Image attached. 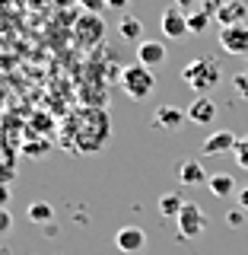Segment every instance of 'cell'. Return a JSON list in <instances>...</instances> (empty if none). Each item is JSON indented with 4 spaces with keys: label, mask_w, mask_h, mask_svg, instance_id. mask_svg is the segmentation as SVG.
Instances as JSON below:
<instances>
[{
    "label": "cell",
    "mask_w": 248,
    "mask_h": 255,
    "mask_svg": "<svg viewBox=\"0 0 248 255\" xmlns=\"http://www.w3.org/2000/svg\"><path fill=\"white\" fill-rule=\"evenodd\" d=\"M26 217H29L32 223H38V227H48V223L54 220V207L48 204V201H32L29 211H26Z\"/></svg>",
    "instance_id": "2e32d148"
},
{
    "label": "cell",
    "mask_w": 248,
    "mask_h": 255,
    "mask_svg": "<svg viewBox=\"0 0 248 255\" xmlns=\"http://www.w3.org/2000/svg\"><path fill=\"white\" fill-rule=\"evenodd\" d=\"M6 204H10V188L0 182V207H6Z\"/></svg>",
    "instance_id": "4316f807"
},
{
    "label": "cell",
    "mask_w": 248,
    "mask_h": 255,
    "mask_svg": "<svg viewBox=\"0 0 248 255\" xmlns=\"http://www.w3.org/2000/svg\"><path fill=\"white\" fill-rule=\"evenodd\" d=\"M233 86L239 90V96H245V99H248V70H245V74H236V77H233Z\"/></svg>",
    "instance_id": "603a6c76"
},
{
    "label": "cell",
    "mask_w": 248,
    "mask_h": 255,
    "mask_svg": "<svg viewBox=\"0 0 248 255\" xmlns=\"http://www.w3.org/2000/svg\"><path fill=\"white\" fill-rule=\"evenodd\" d=\"M220 77H223V70H220V64L213 58H194V61L185 64V70H181V80H185L197 96H207L220 83Z\"/></svg>",
    "instance_id": "7a4b0ae2"
},
{
    "label": "cell",
    "mask_w": 248,
    "mask_h": 255,
    "mask_svg": "<svg viewBox=\"0 0 248 255\" xmlns=\"http://www.w3.org/2000/svg\"><path fill=\"white\" fill-rule=\"evenodd\" d=\"M239 137L233 131H213L210 137L201 143V156H220V153H236Z\"/></svg>",
    "instance_id": "ba28073f"
},
{
    "label": "cell",
    "mask_w": 248,
    "mask_h": 255,
    "mask_svg": "<svg viewBox=\"0 0 248 255\" xmlns=\"http://www.w3.org/2000/svg\"><path fill=\"white\" fill-rule=\"evenodd\" d=\"M178 179H181V185L194 188V185H204L210 175H207V169L201 166V159H185V163L178 166Z\"/></svg>",
    "instance_id": "4fadbf2b"
},
{
    "label": "cell",
    "mask_w": 248,
    "mask_h": 255,
    "mask_svg": "<svg viewBox=\"0 0 248 255\" xmlns=\"http://www.w3.org/2000/svg\"><path fill=\"white\" fill-rule=\"evenodd\" d=\"M207 26H210V13H204V10H197V13H188V29L194 32H204Z\"/></svg>",
    "instance_id": "ffe728a7"
},
{
    "label": "cell",
    "mask_w": 248,
    "mask_h": 255,
    "mask_svg": "<svg viewBox=\"0 0 248 255\" xmlns=\"http://www.w3.org/2000/svg\"><path fill=\"white\" fill-rule=\"evenodd\" d=\"M115 246L124 255H134V252H140L143 246H147V233H143L140 227H121L115 233Z\"/></svg>",
    "instance_id": "9c48e42d"
},
{
    "label": "cell",
    "mask_w": 248,
    "mask_h": 255,
    "mask_svg": "<svg viewBox=\"0 0 248 255\" xmlns=\"http://www.w3.org/2000/svg\"><path fill=\"white\" fill-rule=\"evenodd\" d=\"M226 223H229V227H242V223H245V211H242V207L229 211V214H226Z\"/></svg>",
    "instance_id": "d4e9b609"
},
{
    "label": "cell",
    "mask_w": 248,
    "mask_h": 255,
    "mask_svg": "<svg viewBox=\"0 0 248 255\" xmlns=\"http://www.w3.org/2000/svg\"><path fill=\"white\" fill-rule=\"evenodd\" d=\"M207 185H210V191H213L217 198H229V195L236 191V179H233L229 172H213L210 179H207Z\"/></svg>",
    "instance_id": "9a60e30c"
},
{
    "label": "cell",
    "mask_w": 248,
    "mask_h": 255,
    "mask_svg": "<svg viewBox=\"0 0 248 255\" xmlns=\"http://www.w3.org/2000/svg\"><path fill=\"white\" fill-rule=\"evenodd\" d=\"M181 207H185V201H181L178 195H163L159 198V214H163V217H178Z\"/></svg>",
    "instance_id": "ac0fdd59"
},
{
    "label": "cell",
    "mask_w": 248,
    "mask_h": 255,
    "mask_svg": "<svg viewBox=\"0 0 248 255\" xmlns=\"http://www.w3.org/2000/svg\"><path fill=\"white\" fill-rule=\"evenodd\" d=\"M185 118H188V112H181L175 106H159L153 122H156V128H163V131H178V128L185 125Z\"/></svg>",
    "instance_id": "7c38bea8"
},
{
    "label": "cell",
    "mask_w": 248,
    "mask_h": 255,
    "mask_svg": "<svg viewBox=\"0 0 248 255\" xmlns=\"http://www.w3.org/2000/svg\"><path fill=\"white\" fill-rule=\"evenodd\" d=\"M118 83H121V90L124 96H131L134 102H143V99H150V93L156 90V77H153V70L147 67V64H127V67L118 74Z\"/></svg>",
    "instance_id": "3957f363"
},
{
    "label": "cell",
    "mask_w": 248,
    "mask_h": 255,
    "mask_svg": "<svg viewBox=\"0 0 248 255\" xmlns=\"http://www.w3.org/2000/svg\"><path fill=\"white\" fill-rule=\"evenodd\" d=\"M236 163L242 166V169H248V134L239 137V143H236Z\"/></svg>",
    "instance_id": "44dd1931"
},
{
    "label": "cell",
    "mask_w": 248,
    "mask_h": 255,
    "mask_svg": "<svg viewBox=\"0 0 248 255\" xmlns=\"http://www.w3.org/2000/svg\"><path fill=\"white\" fill-rule=\"evenodd\" d=\"M213 118H217V102L207 99V96H197V99L188 106V122H194V125H213Z\"/></svg>",
    "instance_id": "30bf717a"
},
{
    "label": "cell",
    "mask_w": 248,
    "mask_h": 255,
    "mask_svg": "<svg viewBox=\"0 0 248 255\" xmlns=\"http://www.w3.org/2000/svg\"><path fill=\"white\" fill-rule=\"evenodd\" d=\"M22 153L32 156V159H42L45 153H51V143L48 140H26L22 143Z\"/></svg>",
    "instance_id": "d6986e66"
},
{
    "label": "cell",
    "mask_w": 248,
    "mask_h": 255,
    "mask_svg": "<svg viewBox=\"0 0 248 255\" xmlns=\"http://www.w3.org/2000/svg\"><path fill=\"white\" fill-rule=\"evenodd\" d=\"M239 207H242V211H248V188L239 191Z\"/></svg>",
    "instance_id": "f1b7e54d"
},
{
    "label": "cell",
    "mask_w": 248,
    "mask_h": 255,
    "mask_svg": "<svg viewBox=\"0 0 248 255\" xmlns=\"http://www.w3.org/2000/svg\"><path fill=\"white\" fill-rule=\"evenodd\" d=\"M105 3H108V10H127L131 0H105Z\"/></svg>",
    "instance_id": "484cf974"
},
{
    "label": "cell",
    "mask_w": 248,
    "mask_h": 255,
    "mask_svg": "<svg viewBox=\"0 0 248 255\" xmlns=\"http://www.w3.org/2000/svg\"><path fill=\"white\" fill-rule=\"evenodd\" d=\"M74 38L80 48H92L99 45L102 38H105V19H102V13H86L74 22Z\"/></svg>",
    "instance_id": "277c9868"
},
{
    "label": "cell",
    "mask_w": 248,
    "mask_h": 255,
    "mask_svg": "<svg viewBox=\"0 0 248 255\" xmlns=\"http://www.w3.org/2000/svg\"><path fill=\"white\" fill-rule=\"evenodd\" d=\"M159 26H163V35L165 38H185L188 35V13L181 10V6H165L163 10V19H159Z\"/></svg>",
    "instance_id": "52a82bcc"
},
{
    "label": "cell",
    "mask_w": 248,
    "mask_h": 255,
    "mask_svg": "<svg viewBox=\"0 0 248 255\" xmlns=\"http://www.w3.org/2000/svg\"><path fill=\"white\" fill-rule=\"evenodd\" d=\"M10 230H13V214L6 207H0V236H6Z\"/></svg>",
    "instance_id": "7402d4cb"
},
{
    "label": "cell",
    "mask_w": 248,
    "mask_h": 255,
    "mask_svg": "<svg viewBox=\"0 0 248 255\" xmlns=\"http://www.w3.org/2000/svg\"><path fill=\"white\" fill-rule=\"evenodd\" d=\"M220 48L236 58H248V22L236 26H220Z\"/></svg>",
    "instance_id": "5b68a950"
},
{
    "label": "cell",
    "mask_w": 248,
    "mask_h": 255,
    "mask_svg": "<svg viewBox=\"0 0 248 255\" xmlns=\"http://www.w3.org/2000/svg\"><path fill=\"white\" fill-rule=\"evenodd\" d=\"M217 22L220 26H236V22H248V10L242 0H226L217 13Z\"/></svg>",
    "instance_id": "5bb4252c"
},
{
    "label": "cell",
    "mask_w": 248,
    "mask_h": 255,
    "mask_svg": "<svg viewBox=\"0 0 248 255\" xmlns=\"http://www.w3.org/2000/svg\"><path fill=\"white\" fill-rule=\"evenodd\" d=\"M80 6H83L86 13H102L108 3H105V0H80Z\"/></svg>",
    "instance_id": "cb8c5ba5"
},
{
    "label": "cell",
    "mask_w": 248,
    "mask_h": 255,
    "mask_svg": "<svg viewBox=\"0 0 248 255\" xmlns=\"http://www.w3.org/2000/svg\"><path fill=\"white\" fill-rule=\"evenodd\" d=\"M118 32H121V38H127V42H143V22L137 19V16H124L121 22H118Z\"/></svg>",
    "instance_id": "e0dca14e"
},
{
    "label": "cell",
    "mask_w": 248,
    "mask_h": 255,
    "mask_svg": "<svg viewBox=\"0 0 248 255\" xmlns=\"http://www.w3.org/2000/svg\"><path fill=\"white\" fill-rule=\"evenodd\" d=\"M67 137H64V143L67 147H74L77 153H99L102 147L108 143L111 137V122H108V112L105 109H92V106H83L77 112H70L67 118Z\"/></svg>",
    "instance_id": "6da1fadb"
},
{
    "label": "cell",
    "mask_w": 248,
    "mask_h": 255,
    "mask_svg": "<svg viewBox=\"0 0 248 255\" xmlns=\"http://www.w3.org/2000/svg\"><path fill=\"white\" fill-rule=\"evenodd\" d=\"M175 6H181V10H194V6H197V0H175Z\"/></svg>",
    "instance_id": "83f0119b"
},
{
    "label": "cell",
    "mask_w": 248,
    "mask_h": 255,
    "mask_svg": "<svg viewBox=\"0 0 248 255\" xmlns=\"http://www.w3.org/2000/svg\"><path fill=\"white\" fill-rule=\"evenodd\" d=\"M137 61L147 64L150 70H156L159 64L165 61V45H163V42H153V38H150V42L143 38V42L137 45Z\"/></svg>",
    "instance_id": "8fae6325"
},
{
    "label": "cell",
    "mask_w": 248,
    "mask_h": 255,
    "mask_svg": "<svg viewBox=\"0 0 248 255\" xmlns=\"http://www.w3.org/2000/svg\"><path fill=\"white\" fill-rule=\"evenodd\" d=\"M175 220H178V230H181L185 239H197L207 230V214L201 211V204H194V201H185V207H181V214Z\"/></svg>",
    "instance_id": "8992f818"
}]
</instances>
